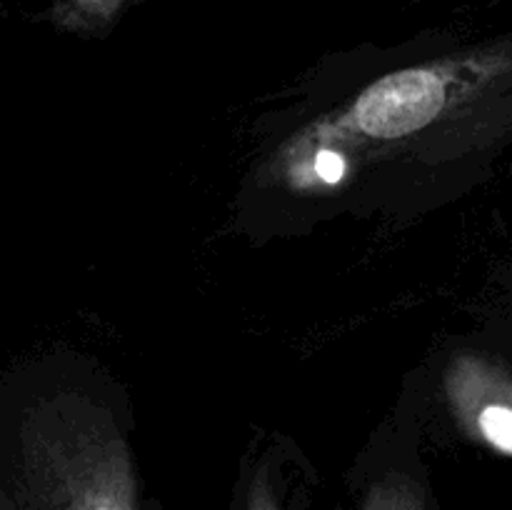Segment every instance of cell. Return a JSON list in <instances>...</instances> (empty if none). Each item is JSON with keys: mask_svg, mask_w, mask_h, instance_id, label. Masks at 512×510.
<instances>
[{"mask_svg": "<svg viewBox=\"0 0 512 510\" xmlns=\"http://www.w3.org/2000/svg\"><path fill=\"white\" fill-rule=\"evenodd\" d=\"M10 510H138L133 453L108 413L53 400L25 420Z\"/></svg>", "mask_w": 512, "mask_h": 510, "instance_id": "obj_1", "label": "cell"}, {"mask_svg": "<svg viewBox=\"0 0 512 510\" xmlns=\"http://www.w3.org/2000/svg\"><path fill=\"white\" fill-rule=\"evenodd\" d=\"M508 53L493 48L465 58L430 60L395 70L370 83L335 118L310 125L318 138L350 148L353 143H395L413 138L460 103L475 83L508 70Z\"/></svg>", "mask_w": 512, "mask_h": 510, "instance_id": "obj_2", "label": "cell"}, {"mask_svg": "<svg viewBox=\"0 0 512 510\" xmlns=\"http://www.w3.org/2000/svg\"><path fill=\"white\" fill-rule=\"evenodd\" d=\"M445 390L470 438L508 458L512 453L510 380L483 355H458L445 373Z\"/></svg>", "mask_w": 512, "mask_h": 510, "instance_id": "obj_3", "label": "cell"}, {"mask_svg": "<svg viewBox=\"0 0 512 510\" xmlns=\"http://www.w3.org/2000/svg\"><path fill=\"white\" fill-rule=\"evenodd\" d=\"M285 178L298 190H328L343 183L353 170L348 148L333 140L300 133L295 143L283 150Z\"/></svg>", "mask_w": 512, "mask_h": 510, "instance_id": "obj_4", "label": "cell"}, {"mask_svg": "<svg viewBox=\"0 0 512 510\" xmlns=\"http://www.w3.org/2000/svg\"><path fill=\"white\" fill-rule=\"evenodd\" d=\"M128 0H55L45 13L53 28L73 35H95L115 23Z\"/></svg>", "mask_w": 512, "mask_h": 510, "instance_id": "obj_5", "label": "cell"}, {"mask_svg": "<svg viewBox=\"0 0 512 510\" xmlns=\"http://www.w3.org/2000/svg\"><path fill=\"white\" fill-rule=\"evenodd\" d=\"M358 510H430L425 490L410 475L388 473L375 480Z\"/></svg>", "mask_w": 512, "mask_h": 510, "instance_id": "obj_6", "label": "cell"}, {"mask_svg": "<svg viewBox=\"0 0 512 510\" xmlns=\"http://www.w3.org/2000/svg\"><path fill=\"white\" fill-rule=\"evenodd\" d=\"M245 510H283V505L278 503V498H275L268 485H255Z\"/></svg>", "mask_w": 512, "mask_h": 510, "instance_id": "obj_7", "label": "cell"}, {"mask_svg": "<svg viewBox=\"0 0 512 510\" xmlns=\"http://www.w3.org/2000/svg\"><path fill=\"white\" fill-rule=\"evenodd\" d=\"M0 510H10V498L5 493V485L0 483Z\"/></svg>", "mask_w": 512, "mask_h": 510, "instance_id": "obj_8", "label": "cell"}]
</instances>
